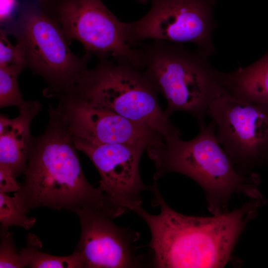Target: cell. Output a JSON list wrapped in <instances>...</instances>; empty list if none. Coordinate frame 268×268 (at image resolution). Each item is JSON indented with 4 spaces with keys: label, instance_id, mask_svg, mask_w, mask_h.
<instances>
[{
    "label": "cell",
    "instance_id": "1",
    "mask_svg": "<svg viewBox=\"0 0 268 268\" xmlns=\"http://www.w3.org/2000/svg\"><path fill=\"white\" fill-rule=\"evenodd\" d=\"M149 191L157 215L145 210L141 204L132 211L147 225L151 234L148 247L151 266L157 268H223L239 262L233 256L235 247L248 223L257 215L266 201L251 199L232 211L211 216L186 215L169 206L154 178Z\"/></svg>",
    "mask_w": 268,
    "mask_h": 268
},
{
    "label": "cell",
    "instance_id": "2",
    "mask_svg": "<svg viewBox=\"0 0 268 268\" xmlns=\"http://www.w3.org/2000/svg\"><path fill=\"white\" fill-rule=\"evenodd\" d=\"M76 150L63 116L57 108L50 106L48 125L42 134L32 138L24 180L13 196L22 212L27 214L46 206L73 212L100 211L112 218L126 213L87 181Z\"/></svg>",
    "mask_w": 268,
    "mask_h": 268
},
{
    "label": "cell",
    "instance_id": "3",
    "mask_svg": "<svg viewBox=\"0 0 268 268\" xmlns=\"http://www.w3.org/2000/svg\"><path fill=\"white\" fill-rule=\"evenodd\" d=\"M198 134L190 140L179 135L165 136L160 146L146 150L154 163V178L177 173L196 182L205 194L208 211L219 215L228 211V203L235 194L250 199L263 196L258 189L259 175L239 174L234 163L221 144L211 120L207 125L199 126Z\"/></svg>",
    "mask_w": 268,
    "mask_h": 268
},
{
    "label": "cell",
    "instance_id": "4",
    "mask_svg": "<svg viewBox=\"0 0 268 268\" xmlns=\"http://www.w3.org/2000/svg\"><path fill=\"white\" fill-rule=\"evenodd\" d=\"M134 47L142 51L145 76L166 99V115L184 111L199 126L203 124L212 102L224 93L220 71L211 66L209 56L183 43L162 40Z\"/></svg>",
    "mask_w": 268,
    "mask_h": 268
},
{
    "label": "cell",
    "instance_id": "5",
    "mask_svg": "<svg viewBox=\"0 0 268 268\" xmlns=\"http://www.w3.org/2000/svg\"><path fill=\"white\" fill-rule=\"evenodd\" d=\"M98 56L74 89L73 96L144 125L164 137L180 135L158 103V91L142 70L126 59Z\"/></svg>",
    "mask_w": 268,
    "mask_h": 268
},
{
    "label": "cell",
    "instance_id": "6",
    "mask_svg": "<svg viewBox=\"0 0 268 268\" xmlns=\"http://www.w3.org/2000/svg\"><path fill=\"white\" fill-rule=\"evenodd\" d=\"M1 30L15 38L25 67L46 81L47 97L70 93L88 69L91 54H73L60 29L34 5L24 6L17 18Z\"/></svg>",
    "mask_w": 268,
    "mask_h": 268
},
{
    "label": "cell",
    "instance_id": "7",
    "mask_svg": "<svg viewBox=\"0 0 268 268\" xmlns=\"http://www.w3.org/2000/svg\"><path fill=\"white\" fill-rule=\"evenodd\" d=\"M150 2L142 17L123 22L125 39L132 47L147 39L190 42L209 57L215 53L211 34L216 26L212 16L214 0H137Z\"/></svg>",
    "mask_w": 268,
    "mask_h": 268
},
{
    "label": "cell",
    "instance_id": "8",
    "mask_svg": "<svg viewBox=\"0 0 268 268\" xmlns=\"http://www.w3.org/2000/svg\"><path fill=\"white\" fill-rule=\"evenodd\" d=\"M208 115L216 124L217 139L244 176L268 158V104L247 103L223 94L211 103Z\"/></svg>",
    "mask_w": 268,
    "mask_h": 268
},
{
    "label": "cell",
    "instance_id": "9",
    "mask_svg": "<svg viewBox=\"0 0 268 268\" xmlns=\"http://www.w3.org/2000/svg\"><path fill=\"white\" fill-rule=\"evenodd\" d=\"M41 13L61 30L70 45L80 42L86 52L130 58L133 49L127 42L123 22L101 0H38Z\"/></svg>",
    "mask_w": 268,
    "mask_h": 268
},
{
    "label": "cell",
    "instance_id": "10",
    "mask_svg": "<svg viewBox=\"0 0 268 268\" xmlns=\"http://www.w3.org/2000/svg\"><path fill=\"white\" fill-rule=\"evenodd\" d=\"M59 99L57 108L75 137L96 144L141 145L146 150L163 142L162 135L110 110L71 96Z\"/></svg>",
    "mask_w": 268,
    "mask_h": 268
},
{
    "label": "cell",
    "instance_id": "11",
    "mask_svg": "<svg viewBox=\"0 0 268 268\" xmlns=\"http://www.w3.org/2000/svg\"><path fill=\"white\" fill-rule=\"evenodd\" d=\"M73 139L77 150L83 152L96 168L100 176L99 188L113 204L127 212L141 204L142 192L149 190L139 170L145 146L96 144L74 136Z\"/></svg>",
    "mask_w": 268,
    "mask_h": 268
},
{
    "label": "cell",
    "instance_id": "12",
    "mask_svg": "<svg viewBox=\"0 0 268 268\" xmlns=\"http://www.w3.org/2000/svg\"><path fill=\"white\" fill-rule=\"evenodd\" d=\"M79 217L81 235L75 249L85 268H137L146 266L134 243L139 233L116 225L106 214L88 209L74 212Z\"/></svg>",
    "mask_w": 268,
    "mask_h": 268
},
{
    "label": "cell",
    "instance_id": "13",
    "mask_svg": "<svg viewBox=\"0 0 268 268\" xmlns=\"http://www.w3.org/2000/svg\"><path fill=\"white\" fill-rule=\"evenodd\" d=\"M41 108L38 102L31 101L18 108L15 118L0 117V166L14 176L24 174L33 137L30 124Z\"/></svg>",
    "mask_w": 268,
    "mask_h": 268
},
{
    "label": "cell",
    "instance_id": "14",
    "mask_svg": "<svg viewBox=\"0 0 268 268\" xmlns=\"http://www.w3.org/2000/svg\"><path fill=\"white\" fill-rule=\"evenodd\" d=\"M219 78L223 94L245 102L268 104V51L250 66L220 71Z\"/></svg>",
    "mask_w": 268,
    "mask_h": 268
},
{
    "label": "cell",
    "instance_id": "15",
    "mask_svg": "<svg viewBox=\"0 0 268 268\" xmlns=\"http://www.w3.org/2000/svg\"><path fill=\"white\" fill-rule=\"evenodd\" d=\"M42 244L35 235L29 234L27 245L20 251L25 267L32 268H83L84 261L79 252L75 249L67 256H58L41 252Z\"/></svg>",
    "mask_w": 268,
    "mask_h": 268
},
{
    "label": "cell",
    "instance_id": "16",
    "mask_svg": "<svg viewBox=\"0 0 268 268\" xmlns=\"http://www.w3.org/2000/svg\"><path fill=\"white\" fill-rule=\"evenodd\" d=\"M36 220L35 218L28 217L19 209L13 197L0 193V228L7 230L15 226L28 230L33 227Z\"/></svg>",
    "mask_w": 268,
    "mask_h": 268
},
{
    "label": "cell",
    "instance_id": "17",
    "mask_svg": "<svg viewBox=\"0 0 268 268\" xmlns=\"http://www.w3.org/2000/svg\"><path fill=\"white\" fill-rule=\"evenodd\" d=\"M20 73L0 67V107L14 106L18 108L26 101L20 92L17 78Z\"/></svg>",
    "mask_w": 268,
    "mask_h": 268
},
{
    "label": "cell",
    "instance_id": "18",
    "mask_svg": "<svg viewBox=\"0 0 268 268\" xmlns=\"http://www.w3.org/2000/svg\"><path fill=\"white\" fill-rule=\"evenodd\" d=\"M13 234L8 229L0 228V268H21L25 267L19 251L15 247Z\"/></svg>",
    "mask_w": 268,
    "mask_h": 268
},
{
    "label": "cell",
    "instance_id": "19",
    "mask_svg": "<svg viewBox=\"0 0 268 268\" xmlns=\"http://www.w3.org/2000/svg\"><path fill=\"white\" fill-rule=\"evenodd\" d=\"M7 35L0 30V67L21 72L25 67L22 53L17 45L13 46Z\"/></svg>",
    "mask_w": 268,
    "mask_h": 268
},
{
    "label": "cell",
    "instance_id": "20",
    "mask_svg": "<svg viewBox=\"0 0 268 268\" xmlns=\"http://www.w3.org/2000/svg\"><path fill=\"white\" fill-rule=\"evenodd\" d=\"M15 179L9 170L0 166V193L7 194L19 191L20 185Z\"/></svg>",
    "mask_w": 268,
    "mask_h": 268
},
{
    "label": "cell",
    "instance_id": "21",
    "mask_svg": "<svg viewBox=\"0 0 268 268\" xmlns=\"http://www.w3.org/2000/svg\"><path fill=\"white\" fill-rule=\"evenodd\" d=\"M266 164H267L268 165V159H267V161H266Z\"/></svg>",
    "mask_w": 268,
    "mask_h": 268
}]
</instances>
